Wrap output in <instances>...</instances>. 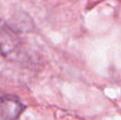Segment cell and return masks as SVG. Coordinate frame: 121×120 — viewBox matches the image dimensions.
Returning a JSON list of instances; mask_svg holds the SVG:
<instances>
[{
  "mask_svg": "<svg viewBox=\"0 0 121 120\" xmlns=\"http://www.w3.org/2000/svg\"><path fill=\"white\" fill-rule=\"evenodd\" d=\"M26 108L18 97L0 90V120H17Z\"/></svg>",
  "mask_w": 121,
  "mask_h": 120,
  "instance_id": "1",
  "label": "cell"
},
{
  "mask_svg": "<svg viewBox=\"0 0 121 120\" xmlns=\"http://www.w3.org/2000/svg\"><path fill=\"white\" fill-rule=\"evenodd\" d=\"M21 40L11 26L0 21V54L3 57H11L19 50Z\"/></svg>",
  "mask_w": 121,
  "mask_h": 120,
  "instance_id": "2",
  "label": "cell"
}]
</instances>
